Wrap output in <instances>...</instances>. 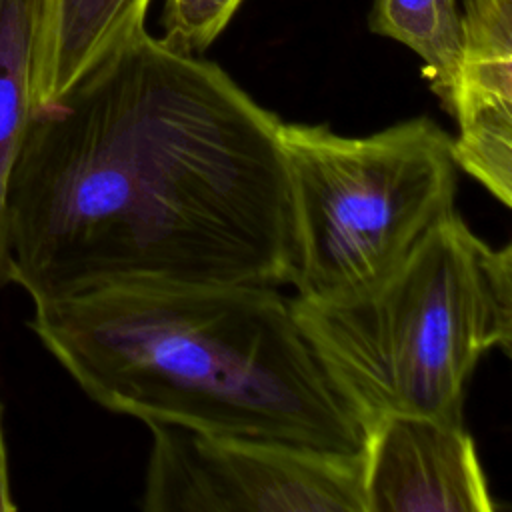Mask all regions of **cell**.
<instances>
[{
  "label": "cell",
  "instance_id": "6da1fadb",
  "mask_svg": "<svg viewBox=\"0 0 512 512\" xmlns=\"http://www.w3.org/2000/svg\"><path fill=\"white\" fill-rule=\"evenodd\" d=\"M282 120L218 64L138 32L32 110L8 188L12 284H290Z\"/></svg>",
  "mask_w": 512,
  "mask_h": 512
},
{
  "label": "cell",
  "instance_id": "7a4b0ae2",
  "mask_svg": "<svg viewBox=\"0 0 512 512\" xmlns=\"http://www.w3.org/2000/svg\"><path fill=\"white\" fill-rule=\"evenodd\" d=\"M28 326L84 394L114 414L362 450V422L274 286L112 284L36 300Z\"/></svg>",
  "mask_w": 512,
  "mask_h": 512
},
{
  "label": "cell",
  "instance_id": "3957f363",
  "mask_svg": "<svg viewBox=\"0 0 512 512\" xmlns=\"http://www.w3.org/2000/svg\"><path fill=\"white\" fill-rule=\"evenodd\" d=\"M290 308L364 428L388 414L464 420L478 360L512 350V246H490L452 210L380 282Z\"/></svg>",
  "mask_w": 512,
  "mask_h": 512
},
{
  "label": "cell",
  "instance_id": "277c9868",
  "mask_svg": "<svg viewBox=\"0 0 512 512\" xmlns=\"http://www.w3.org/2000/svg\"><path fill=\"white\" fill-rule=\"evenodd\" d=\"M290 188L296 296L336 300L394 272L454 208L452 136L428 116L368 136L280 124Z\"/></svg>",
  "mask_w": 512,
  "mask_h": 512
},
{
  "label": "cell",
  "instance_id": "5b68a950",
  "mask_svg": "<svg viewBox=\"0 0 512 512\" xmlns=\"http://www.w3.org/2000/svg\"><path fill=\"white\" fill-rule=\"evenodd\" d=\"M146 426V512H364L360 452Z\"/></svg>",
  "mask_w": 512,
  "mask_h": 512
},
{
  "label": "cell",
  "instance_id": "8992f818",
  "mask_svg": "<svg viewBox=\"0 0 512 512\" xmlns=\"http://www.w3.org/2000/svg\"><path fill=\"white\" fill-rule=\"evenodd\" d=\"M364 512H494L464 420L388 414L364 428Z\"/></svg>",
  "mask_w": 512,
  "mask_h": 512
},
{
  "label": "cell",
  "instance_id": "52a82bcc",
  "mask_svg": "<svg viewBox=\"0 0 512 512\" xmlns=\"http://www.w3.org/2000/svg\"><path fill=\"white\" fill-rule=\"evenodd\" d=\"M32 110L68 94L114 50L146 30L150 0H28Z\"/></svg>",
  "mask_w": 512,
  "mask_h": 512
},
{
  "label": "cell",
  "instance_id": "ba28073f",
  "mask_svg": "<svg viewBox=\"0 0 512 512\" xmlns=\"http://www.w3.org/2000/svg\"><path fill=\"white\" fill-rule=\"evenodd\" d=\"M32 116V28L28 0H0V288L12 284L8 188Z\"/></svg>",
  "mask_w": 512,
  "mask_h": 512
},
{
  "label": "cell",
  "instance_id": "9c48e42d",
  "mask_svg": "<svg viewBox=\"0 0 512 512\" xmlns=\"http://www.w3.org/2000/svg\"><path fill=\"white\" fill-rule=\"evenodd\" d=\"M368 28L408 46L422 62L430 90L450 114L462 52L456 0H372Z\"/></svg>",
  "mask_w": 512,
  "mask_h": 512
},
{
  "label": "cell",
  "instance_id": "30bf717a",
  "mask_svg": "<svg viewBox=\"0 0 512 512\" xmlns=\"http://www.w3.org/2000/svg\"><path fill=\"white\" fill-rule=\"evenodd\" d=\"M242 0H166L162 12L164 36L170 46L200 54L226 28Z\"/></svg>",
  "mask_w": 512,
  "mask_h": 512
},
{
  "label": "cell",
  "instance_id": "8fae6325",
  "mask_svg": "<svg viewBox=\"0 0 512 512\" xmlns=\"http://www.w3.org/2000/svg\"><path fill=\"white\" fill-rule=\"evenodd\" d=\"M16 504L12 500L10 488V470H8V448L4 436V422H2V404H0V512L14 510Z\"/></svg>",
  "mask_w": 512,
  "mask_h": 512
}]
</instances>
